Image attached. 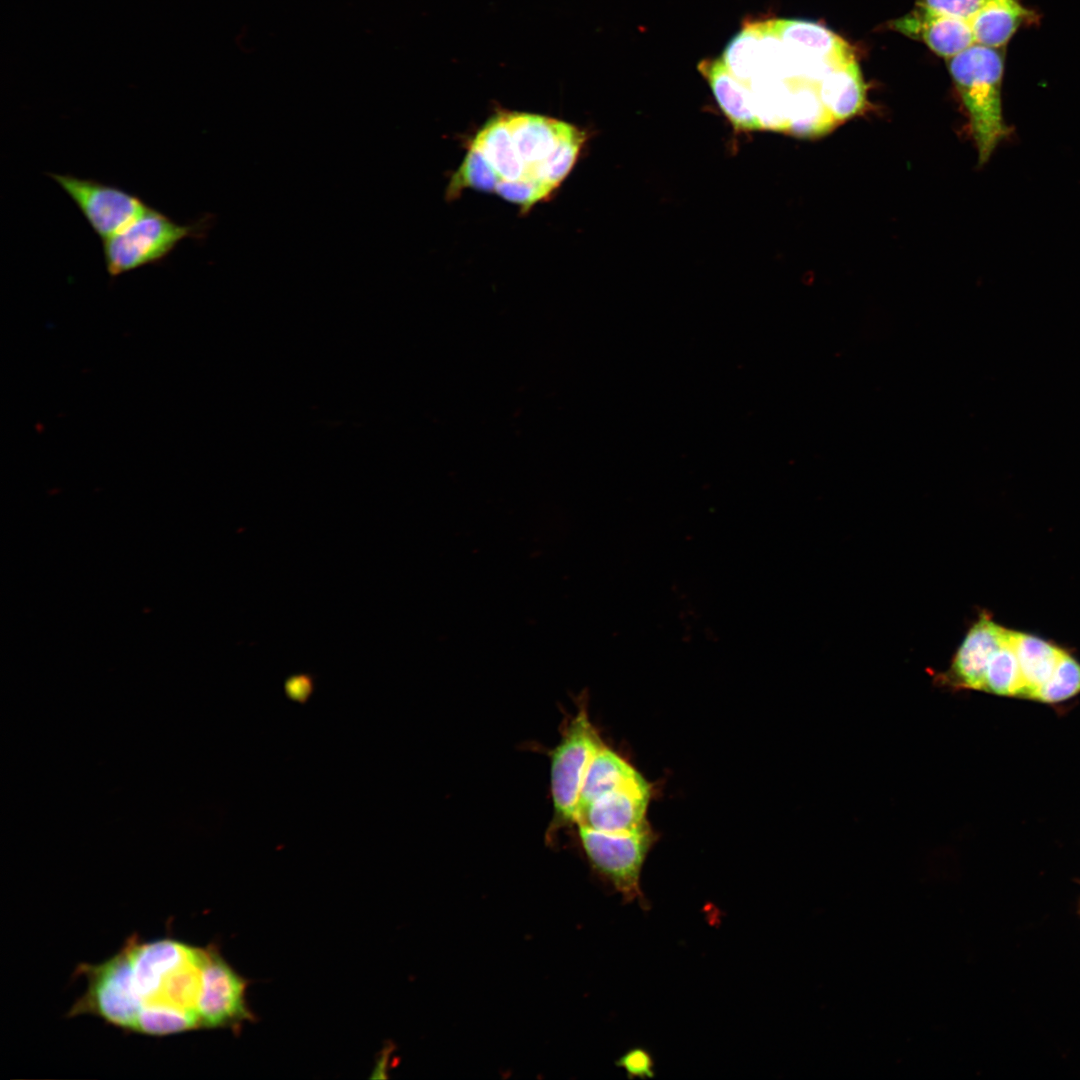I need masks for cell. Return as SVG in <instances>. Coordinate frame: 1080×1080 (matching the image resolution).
<instances>
[{"instance_id": "cell-1", "label": "cell", "mask_w": 1080, "mask_h": 1080, "mask_svg": "<svg viewBox=\"0 0 1080 1080\" xmlns=\"http://www.w3.org/2000/svg\"><path fill=\"white\" fill-rule=\"evenodd\" d=\"M854 59L846 42L817 23L759 18L745 21L698 70L735 129L816 138L839 126L825 102L826 79Z\"/></svg>"}, {"instance_id": "cell-2", "label": "cell", "mask_w": 1080, "mask_h": 1080, "mask_svg": "<svg viewBox=\"0 0 1080 1080\" xmlns=\"http://www.w3.org/2000/svg\"><path fill=\"white\" fill-rule=\"evenodd\" d=\"M587 140L567 121L519 111L491 116L468 143L447 196L464 189L497 194L527 213L551 198L574 168Z\"/></svg>"}, {"instance_id": "cell-3", "label": "cell", "mask_w": 1080, "mask_h": 1080, "mask_svg": "<svg viewBox=\"0 0 1080 1080\" xmlns=\"http://www.w3.org/2000/svg\"><path fill=\"white\" fill-rule=\"evenodd\" d=\"M946 60L969 115L978 163L983 165L1012 132L1002 113L1003 54L999 48L973 44Z\"/></svg>"}, {"instance_id": "cell-4", "label": "cell", "mask_w": 1080, "mask_h": 1080, "mask_svg": "<svg viewBox=\"0 0 1080 1080\" xmlns=\"http://www.w3.org/2000/svg\"><path fill=\"white\" fill-rule=\"evenodd\" d=\"M210 216L192 224H179L149 207L121 231L103 240L107 271L116 277L163 261L185 238H202Z\"/></svg>"}, {"instance_id": "cell-5", "label": "cell", "mask_w": 1080, "mask_h": 1080, "mask_svg": "<svg viewBox=\"0 0 1080 1080\" xmlns=\"http://www.w3.org/2000/svg\"><path fill=\"white\" fill-rule=\"evenodd\" d=\"M584 853L592 865L626 903L646 905L641 888L645 860L656 841L651 827L627 834H609L578 825Z\"/></svg>"}, {"instance_id": "cell-6", "label": "cell", "mask_w": 1080, "mask_h": 1080, "mask_svg": "<svg viewBox=\"0 0 1080 1080\" xmlns=\"http://www.w3.org/2000/svg\"><path fill=\"white\" fill-rule=\"evenodd\" d=\"M603 744L583 706L569 722L551 755V794L558 823H576L586 772Z\"/></svg>"}, {"instance_id": "cell-7", "label": "cell", "mask_w": 1080, "mask_h": 1080, "mask_svg": "<svg viewBox=\"0 0 1080 1080\" xmlns=\"http://www.w3.org/2000/svg\"><path fill=\"white\" fill-rule=\"evenodd\" d=\"M248 981L223 958L215 944L206 946L198 1004L201 1029L238 1028L254 1021L246 1001Z\"/></svg>"}, {"instance_id": "cell-8", "label": "cell", "mask_w": 1080, "mask_h": 1080, "mask_svg": "<svg viewBox=\"0 0 1080 1080\" xmlns=\"http://www.w3.org/2000/svg\"><path fill=\"white\" fill-rule=\"evenodd\" d=\"M48 175L69 195L102 241L150 207L137 195L114 185L67 174Z\"/></svg>"}, {"instance_id": "cell-9", "label": "cell", "mask_w": 1080, "mask_h": 1080, "mask_svg": "<svg viewBox=\"0 0 1080 1080\" xmlns=\"http://www.w3.org/2000/svg\"><path fill=\"white\" fill-rule=\"evenodd\" d=\"M651 795V785L641 775L588 805L576 824L609 834L644 830L650 827L646 816Z\"/></svg>"}, {"instance_id": "cell-10", "label": "cell", "mask_w": 1080, "mask_h": 1080, "mask_svg": "<svg viewBox=\"0 0 1080 1080\" xmlns=\"http://www.w3.org/2000/svg\"><path fill=\"white\" fill-rule=\"evenodd\" d=\"M1008 630L983 612L968 629L956 650L949 668L936 680L944 687L955 690H981L987 666L995 651L1005 641Z\"/></svg>"}, {"instance_id": "cell-11", "label": "cell", "mask_w": 1080, "mask_h": 1080, "mask_svg": "<svg viewBox=\"0 0 1080 1080\" xmlns=\"http://www.w3.org/2000/svg\"><path fill=\"white\" fill-rule=\"evenodd\" d=\"M890 27L909 38L923 42L933 52L946 59L975 44L969 21L942 15L919 6H915L909 13L893 20Z\"/></svg>"}, {"instance_id": "cell-12", "label": "cell", "mask_w": 1080, "mask_h": 1080, "mask_svg": "<svg viewBox=\"0 0 1080 1080\" xmlns=\"http://www.w3.org/2000/svg\"><path fill=\"white\" fill-rule=\"evenodd\" d=\"M1022 679L1020 697L1033 699L1051 677L1064 649L1034 635L1010 631Z\"/></svg>"}, {"instance_id": "cell-13", "label": "cell", "mask_w": 1080, "mask_h": 1080, "mask_svg": "<svg viewBox=\"0 0 1080 1080\" xmlns=\"http://www.w3.org/2000/svg\"><path fill=\"white\" fill-rule=\"evenodd\" d=\"M1028 11L1018 0H988L969 20L975 44L1003 47L1027 18Z\"/></svg>"}, {"instance_id": "cell-14", "label": "cell", "mask_w": 1080, "mask_h": 1080, "mask_svg": "<svg viewBox=\"0 0 1080 1080\" xmlns=\"http://www.w3.org/2000/svg\"><path fill=\"white\" fill-rule=\"evenodd\" d=\"M639 776L641 773L627 760L603 744L594 755L586 772L578 814L598 798Z\"/></svg>"}, {"instance_id": "cell-15", "label": "cell", "mask_w": 1080, "mask_h": 1080, "mask_svg": "<svg viewBox=\"0 0 1080 1080\" xmlns=\"http://www.w3.org/2000/svg\"><path fill=\"white\" fill-rule=\"evenodd\" d=\"M1010 631L1008 630L1005 641L995 651L987 666L982 691L1000 696L1020 697L1022 679Z\"/></svg>"}, {"instance_id": "cell-16", "label": "cell", "mask_w": 1080, "mask_h": 1080, "mask_svg": "<svg viewBox=\"0 0 1080 1080\" xmlns=\"http://www.w3.org/2000/svg\"><path fill=\"white\" fill-rule=\"evenodd\" d=\"M1080 693V663L1064 651L1051 677L1037 691L1034 700L1054 704Z\"/></svg>"}, {"instance_id": "cell-17", "label": "cell", "mask_w": 1080, "mask_h": 1080, "mask_svg": "<svg viewBox=\"0 0 1080 1080\" xmlns=\"http://www.w3.org/2000/svg\"><path fill=\"white\" fill-rule=\"evenodd\" d=\"M988 0H915L916 6L969 21Z\"/></svg>"}, {"instance_id": "cell-18", "label": "cell", "mask_w": 1080, "mask_h": 1080, "mask_svg": "<svg viewBox=\"0 0 1080 1080\" xmlns=\"http://www.w3.org/2000/svg\"><path fill=\"white\" fill-rule=\"evenodd\" d=\"M616 1065L624 1069L628 1077L632 1079H650L655 1075L654 1061L649 1052L643 1048L630 1049L617 1060Z\"/></svg>"}]
</instances>
